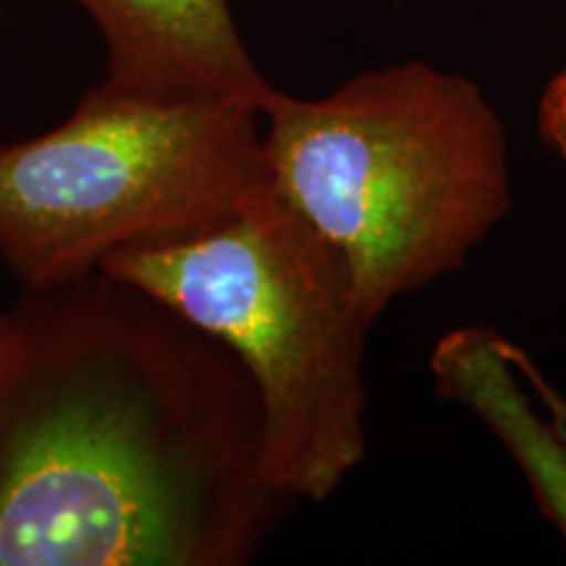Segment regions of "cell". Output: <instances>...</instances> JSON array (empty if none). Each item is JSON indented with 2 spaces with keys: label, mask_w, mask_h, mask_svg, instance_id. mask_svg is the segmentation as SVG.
Wrapping results in <instances>:
<instances>
[{
  "label": "cell",
  "mask_w": 566,
  "mask_h": 566,
  "mask_svg": "<svg viewBox=\"0 0 566 566\" xmlns=\"http://www.w3.org/2000/svg\"><path fill=\"white\" fill-rule=\"evenodd\" d=\"M0 370V566H237L286 495L239 359L92 271L24 292Z\"/></svg>",
  "instance_id": "6da1fadb"
},
{
  "label": "cell",
  "mask_w": 566,
  "mask_h": 566,
  "mask_svg": "<svg viewBox=\"0 0 566 566\" xmlns=\"http://www.w3.org/2000/svg\"><path fill=\"white\" fill-rule=\"evenodd\" d=\"M268 184L344 260L375 323L459 271L512 210L506 126L454 71L407 61L263 103Z\"/></svg>",
  "instance_id": "7a4b0ae2"
},
{
  "label": "cell",
  "mask_w": 566,
  "mask_h": 566,
  "mask_svg": "<svg viewBox=\"0 0 566 566\" xmlns=\"http://www.w3.org/2000/svg\"><path fill=\"white\" fill-rule=\"evenodd\" d=\"M218 338L250 378L263 470L286 499L325 501L367 454L373 321L334 247L271 187L216 229L101 265Z\"/></svg>",
  "instance_id": "3957f363"
},
{
  "label": "cell",
  "mask_w": 566,
  "mask_h": 566,
  "mask_svg": "<svg viewBox=\"0 0 566 566\" xmlns=\"http://www.w3.org/2000/svg\"><path fill=\"white\" fill-rule=\"evenodd\" d=\"M268 187L254 103L163 101L103 80L55 129L0 145V260L42 292L116 252L216 229Z\"/></svg>",
  "instance_id": "277c9868"
},
{
  "label": "cell",
  "mask_w": 566,
  "mask_h": 566,
  "mask_svg": "<svg viewBox=\"0 0 566 566\" xmlns=\"http://www.w3.org/2000/svg\"><path fill=\"white\" fill-rule=\"evenodd\" d=\"M105 42V82L163 101H247L275 90L254 66L229 0H76Z\"/></svg>",
  "instance_id": "5b68a950"
},
{
  "label": "cell",
  "mask_w": 566,
  "mask_h": 566,
  "mask_svg": "<svg viewBox=\"0 0 566 566\" xmlns=\"http://www.w3.org/2000/svg\"><path fill=\"white\" fill-rule=\"evenodd\" d=\"M430 367L438 391L470 407L506 446L541 512L566 541V433L556 420L548 424L527 405L501 349V336L488 328L454 331L438 342Z\"/></svg>",
  "instance_id": "8992f818"
},
{
  "label": "cell",
  "mask_w": 566,
  "mask_h": 566,
  "mask_svg": "<svg viewBox=\"0 0 566 566\" xmlns=\"http://www.w3.org/2000/svg\"><path fill=\"white\" fill-rule=\"evenodd\" d=\"M541 137L566 166V66L543 90L537 103Z\"/></svg>",
  "instance_id": "52a82bcc"
},
{
  "label": "cell",
  "mask_w": 566,
  "mask_h": 566,
  "mask_svg": "<svg viewBox=\"0 0 566 566\" xmlns=\"http://www.w3.org/2000/svg\"><path fill=\"white\" fill-rule=\"evenodd\" d=\"M13 342H17V321H13V313H0V370L9 363Z\"/></svg>",
  "instance_id": "ba28073f"
}]
</instances>
